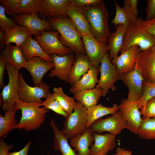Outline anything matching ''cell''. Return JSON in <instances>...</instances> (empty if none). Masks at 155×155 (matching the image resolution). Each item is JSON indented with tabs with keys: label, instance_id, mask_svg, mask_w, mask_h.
<instances>
[{
	"label": "cell",
	"instance_id": "1",
	"mask_svg": "<svg viewBox=\"0 0 155 155\" xmlns=\"http://www.w3.org/2000/svg\"><path fill=\"white\" fill-rule=\"evenodd\" d=\"M52 28L58 32L59 40L63 44L69 48L75 55H86L81 39L82 35L77 30L71 20L67 16H61L57 18L48 17Z\"/></svg>",
	"mask_w": 155,
	"mask_h": 155
},
{
	"label": "cell",
	"instance_id": "2",
	"mask_svg": "<svg viewBox=\"0 0 155 155\" xmlns=\"http://www.w3.org/2000/svg\"><path fill=\"white\" fill-rule=\"evenodd\" d=\"M81 8L89 24L90 34L100 42L106 43L111 33L108 25V13L104 2Z\"/></svg>",
	"mask_w": 155,
	"mask_h": 155
},
{
	"label": "cell",
	"instance_id": "3",
	"mask_svg": "<svg viewBox=\"0 0 155 155\" xmlns=\"http://www.w3.org/2000/svg\"><path fill=\"white\" fill-rule=\"evenodd\" d=\"M41 106V104L38 102H26L19 98L14 108L16 111L21 110L22 116L14 129H24L28 131L39 127L44 121L46 114L49 112L44 107H40Z\"/></svg>",
	"mask_w": 155,
	"mask_h": 155
},
{
	"label": "cell",
	"instance_id": "4",
	"mask_svg": "<svg viewBox=\"0 0 155 155\" xmlns=\"http://www.w3.org/2000/svg\"><path fill=\"white\" fill-rule=\"evenodd\" d=\"M142 18H139L137 21L127 27L120 51L121 53L134 45L138 46L140 51H144L155 43V37L142 26Z\"/></svg>",
	"mask_w": 155,
	"mask_h": 155
},
{
	"label": "cell",
	"instance_id": "5",
	"mask_svg": "<svg viewBox=\"0 0 155 155\" xmlns=\"http://www.w3.org/2000/svg\"><path fill=\"white\" fill-rule=\"evenodd\" d=\"M86 124L87 109L77 102L72 113L65 118L61 131L68 139H70L83 133L87 129Z\"/></svg>",
	"mask_w": 155,
	"mask_h": 155
},
{
	"label": "cell",
	"instance_id": "6",
	"mask_svg": "<svg viewBox=\"0 0 155 155\" xmlns=\"http://www.w3.org/2000/svg\"><path fill=\"white\" fill-rule=\"evenodd\" d=\"M5 68L8 76V82L0 93L2 100L1 108L5 112L14 108L19 99L20 85L19 71L7 63Z\"/></svg>",
	"mask_w": 155,
	"mask_h": 155
},
{
	"label": "cell",
	"instance_id": "7",
	"mask_svg": "<svg viewBox=\"0 0 155 155\" xmlns=\"http://www.w3.org/2000/svg\"><path fill=\"white\" fill-rule=\"evenodd\" d=\"M40 33L39 35L34 36V39L46 54H56L61 56L73 52L61 43L58 38L59 34L57 31L44 30Z\"/></svg>",
	"mask_w": 155,
	"mask_h": 155
},
{
	"label": "cell",
	"instance_id": "8",
	"mask_svg": "<svg viewBox=\"0 0 155 155\" xmlns=\"http://www.w3.org/2000/svg\"><path fill=\"white\" fill-rule=\"evenodd\" d=\"M100 76L98 84L95 88H100L102 96L105 97L109 90L115 91L116 86L114 85L117 81L121 80L119 74L118 73L115 66L111 62L108 53L102 58L100 67Z\"/></svg>",
	"mask_w": 155,
	"mask_h": 155
},
{
	"label": "cell",
	"instance_id": "9",
	"mask_svg": "<svg viewBox=\"0 0 155 155\" xmlns=\"http://www.w3.org/2000/svg\"><path fill=\"white\" fill-rule=\"evenodd\" d=\"M127 125L126 121L119 110L111 116L96 121L90 128L97 133L108 132L116 135L119 134L123 129H126Z\"/></svg>",
	"mask_w": 155,
	"mask_h": 155
},
{
	"label": "cell",
	"instance_id": "10",
	"mask_svg": "<svg viewBox=\"0 0 155 155\" xmlns=\"http://www.w3.org/2000/svg\"><path fill=\"white\" fill-rule=\"evenodd\" d=\"M19 76L18 95L21 100L26 102L35 101L41 104L43 102L42 98H46L51 94L49 86L44 82H42L39 86L32 87L26 83L22 73H19Z\"/></svg>",
	"mask_w": 155,
	"mask_h": 155
},
{
	"label": "cell",
	"instance_id": "11",
	"mask_svg": "<svg viewBox=\"0 0 155 155\" xmlns=\"http://www.w3.org/2000/svg\"><path fill=\"white\" fill-rule=\"evenodd\" d=\"M144 80L155 83V43L144 51H140L137 59L135 68Z\"/></svg>",
	"mask_w": 155,
	"mask_h": 155
},
{
	"label": "cell",
	"instance_id": "12",
	"mask_svg": "<svg viewBox=\"0 0 155 155\" xmlns=\"http://www.w3.org/2000/svg\"><path fill=\"white\" fill-rule=\"evenodd\" d=\"M82 39L88 59L93 66L100 68L102 58L109 51L106 43L100 42L91 34L82 36Z\"/></svg>",
	"mask_w": 155,
	"mask_h": 155
},
{
	"label": "cell",
	"instance_id": "13",
	"mask_svg": "<svg viewBox=\"0 0 155 155\" xmlns=\"http://www.w3.org/2000/svg\"><path fill=\"white\" fill-rule=\"evenodd\" d=\"M139 101L129 100L123 98L118 106L119 110L127 122L126 129L136 135L142 119L138 108Z\"/></svg>",
	"mask_w": 155,
	"mask_h": 155
},
{
	"label": "cell",
	"instance_id": "14",
	"mask_svg": "<svg viewBox=\"0 0 155 155\" xmlns=\"http://www.w3.org/2000/svg\"><path fill=\"white\" fill-rule=\"evenodd\" d=\"M13 19L18 25L26 27L34 36L39 35L43 30L51 31L49 21L40 18L36 13L18 14L13 16Z\"/></svg>",
	"mask_w": 155,
	"mask_h": 155
},
{
	"label": "cell",
	"instance_id": "15",
	"mask_svg": "<svg viewBox=\"0 0 155 155\" xmlns=\"http://www.w3.org/2000/svg\"><path fill=\"white\" fill-rule=\"evenodd\" d=\"M51 60L54 67L48 76L49 78L55 76L60 80L68 83L69 75L71 67L75 59L73 52L63 56H59L56 54H53Z\"/></svg>",
	"mask_w": 155,
	"mask_h": 155
},
{
	"label": "cell",
	"instance_id": "16",
	"mask_svg": "<svg viewBox=\"0 0 155 155\" xmlns=\"http://www.w3.org/2000/svg\"><path fill=\"white\" fill-rule=\"evenodd\" d=\"M140 51L138 46L134 45L121 53L119 56L113 58L111 62L115 66L118 73H126L133 71Z\"/></svg>",
	"mask_w": 155,
	"mask_h": 155
},
{
	"label": "cell",
	"instance_id": "17",
	"mask_svg": "<svg viewBox=\"0 0 155 155\" xmlns=\"http://www.w3.org/2000/svg\"><path fill=\"white\" fill-rule=\"evenodd\" d=\"M54 67L52 62L38 57H34L26 61L25 67L30 73L35 86H39L44 75Z\"/></svg>",
	"mask_w": 155,
	"mask_h": 155
},
{
	"label": "cell",
	"instance_id": "18",
	"mask_svg": "<svg viewBox=\"0 0 155 155\" xmlns=\"http://www.w3.org/2000/svg\"><path fill=\"white\" fill-rule=\"evenodd\" d=\"M121 80L128 89L127 100H139L143 94L142 84L144 79L136 69L126 73L120 74Z\"/></svg>",
	"mask_w": 155,
	"mask_h": 155
},
{
	"label": "cell",
	"instance_id": "19",
	"mask_svg": "<svg viewBox=\"0 0 155 155\" xmlns=\"http://www.w3.org/2000/svg\"><path fill=\"white\" fill-rule=\"evenodd\" d=\"M92 135L94 143L90 148V155H106L115 148V135L109 133L102 134L93 132Z\"/></svg>",
	"mask_w": 155,
	"mask_h": 155
},
{
	"label": "cell",
	"instance_id": "20",
	"mask_svg": "<svg viewBox=\"0 0 155 155\" xmlns=\"http://www.w3.org/2000/svg\"><path fill=\"white\" fill-rule=\"evenodd\" d=\"M71 4V0H43L40 16L43 20L46 17L57 18L67 16V11Z\"/></svg>",
	"mask_w": 155,
	"mask_h": 155
},
{
	"label": "cell",
	"instance_id": "21",
	"mask_svg": "<svg viewBox=\"0 0 155 155\" xmlns=\"http://www.w3.org/2000/svg\"><path fill=\"white\" fill-rule=\"evenodd\" d=\"M92 66L86 55L82 54L75 55V60L69 75L68 83L72 86L86 73Z\"/></svg>",
	"mask_w": 155,
	"mask_h": 155
},
{
	"label": "cell",
	"instance_id": "22",
	"mask_svg": "<svg viewBox=\"0 0 155 155\" xmlns=\"http://www.w3.org/2000/svg\"><path fill=\"white\" fill-rule=\"evenodd\" d=\"M93 131L90 127L82 134L77 135L70 139L71 145L78 152L77 155H90L89 147L94 142Z\"/></svg>",
	"mask_w": 155,
	"mask_h": 155
},
{
	"label": "cell",
	"instance_id": "23",
	"mask_svg": "<svg viewBox=\"0 0 155 155\" xmlns=\"http://www.w3.org/2000/svg\"><path fill=\"white\" fill-rule=\"evenodd\" d=\"M66 13L82 36L90 34L89 24L81 8L71 4L68 7Z\"/></svg>",
	"mask_w": 155,
	"mask_h": 155
},
{
	"label": "cell",
	"instance_id": "24",
	"mask_svg": "<svg viewBox=\"0 0 155 155\" xmlns=\"http://www.w3.org/2000/svg\"><path fill=\"white\" fill-rule=\"evenodd\" d=\"M30 34L20 47L24 58L26 61L34 57L42 58L50 62L51 56L45 53Z\"/></svg>",
	"mask_w": 155,
	"mask_h": 155
},
{
	"label": "cell",
	"instance_id": "25",
	"mask_svg": "<svg viewBox=\"0 0 155 155\" xmlns=\"http://www.w3.org/2000/svg\"><path fill=\"white\" fill-rule=\"evenodd\" d=\"M99 72V68L92 66L86 73L72 86L69 92L74 94L82 90L95 88L98 81L97 76Z\"/></svg>",
	"mask_w": 155,
	"mask_h": 155
},
{
	"label": "cell",
	"instance_id": "26",
	"mask_svg": "<svg viewBox=\"0 0 155 155\" xmlns=\"http://www.w3.org/2000/svg\"><path fill=\"white\" fill-rule=\"evenodd\" d=\"M6 62L19 71L25 68L26 60L23 56L20 46L17 45H6L1 52Z\"/></svg>",
	"mask_w": 155,
	"mask_h": 155
},
{
	"label": "cell",
	"instance_id": "27",
	"mask_svg": "<svg viewBox=\"0 0 155 155\" xmlns=\"http://www.w3.org/2000/svg\"><path fill=\"white\" fill-rule=\"evenodd\" d=\"M49 124L53 130L55 150L60 151L62 155H77L69 145L68 138L58 128L53 118Z\"/></svg>",
	"mask_w": 155,
	"mask_h": 155
},
{
	"label": "cell",
	"instance_id": "28",
	"mask_svg": "<svg viewBox=\"0 0 155 155\" xmlns=\"http://www.w3.org/2000/svg\"><path fill=\"white\" fill-rule=\"evenodd\" d=\"M73 98L86 109L96 105L98 101L102 96V92L100 88L84 90L74 94Z\"/></svg>",
	"mask_w": 155,
	"mask_h": 155
},
{
	"label": "cell",
	"instance_id": "29",
	"mask_svg": "<svg viewBox=\"0 0 155 155\" xmlns=\"http://www.w3.org/2000/svg\"><path fill=\"white\" fill-rule=\"evenodd\" d=\"M127 28L123 24H119L116 27L115 31L110 35L107 42L109 49V58L111 61L117 56L120 51Z\"/></svg>",
	"mask_w": 155,
	"mask_h": 155
},
{
	"label": "cell",
	"instance_id": "30",
	"mask_svg": "<svg viewBox=\"0 0 155 155\" xmlns=\"http://www.w3.org/2000/svg\"><path fill=\"white\" fill-rule=\"evenodd\" d=\"M114 3L116 13L111 23L114 24L116 27L118 25L122 24L127 28L132 23L138 20L139 18L134 14L129 4L124 5L121 8L115 1Z\"/></svg>",
	"mask_w": 155,
	"mask_h": 155
},
{
	"label": "cell",
	"instance_id": "31",
	"mask_svg": "<svg viewBox=\"0 0 155 155\" xmlns=\"http://www.w3.org/2000/svg\"><path fill=\"white\" fill-rule=\"evenodd\" d=\"M119 110V106L115 103H113L111 107L99 104L88 108L87 109V129L90 128L93 123L101 117L109 114L113 115Z\"/></svg>",
	"mask_w": 155,
	"mask_h": 155
},
{
	"label": "cell",
	"instance_id": "32",
	"mask_svg": "<svg viewBox=\"0 0 155 155\" xmlns=\"http://www.w3.org/2000/svg\"><path fill=\"white\" fill-rule=\"evenodd\" d=\"M31 34L25 27L17 25L13 28L5 32V42L6 45L13 43L20 46Z\"/></svg>",
	"mask_w": 155,
	"mask_h": 155
},
{
	"label": "cell",
	"instance_id": "33",
	"mask_svg": "<svg viewBox=\"0 0 155 155\" xmlns=\"http://www.w3.org/2000/svg\"><path fill=\"white\" fill-rule=\"evenodd\" d=\"M16 110L13 108L5 112L4 116L0 115V138L6 137L8 133L17 123L15 115Z\"/></svg>",
	"mask_w": 155,
	"mask_h": 155
},
{
	"label": "cell",
	"instance_id": "34",
	"mask_svg": "<svg viewBox=\"0 0 155 155\" xmlns=\"http://www.w3.org/2000/svg\"><path fill=\"white\" fill-rule=\"evenodd\" d=\"M53 94L64 111L68 115L71 114L75 107L76 102L74 98L65 94L61 87H54Z\"/></svg>",
	"mask_w": 155,
	"mask_h": 155
},
{
	"label": "cell",
	"instance_id": "35",
	"mask_svg": "<svg viewBox=\"0 0 155 155\" xmlns=\"http://www.w3.org/2000/svg\"><path fill=\"white\" fill-rule=\"evenodd\" d=\"M137 135L141 139L155 140V117L142 119Z\"/></svg>",
	"mask_w": 155,
	"mask_h": 155
},
{
	"label": "cell",
	"instance_id": "36",
	"mask_svg": "<svg viewBox=\"0 0 155 155\" xmlns=\"http://www.w3.org/2000/svg\"><path fill=\"white\" fill-rule=\"evenodd\" d=\"M142 95L138 104V108L141 109L140 113L142 115L147 102L155 97V83L148 82L144 80L142 84Z\"/></svg>",
	"mask_w": 155,
	"mask_h": 155
},
{
	"label": "cell",
	"instance_id": "37",
	"mask_svg": "<svg viewBox=\"0 0 155 155\" xmlns=\"http://www.w3.org/2000/svg\"><path fill=\"white\" fill-rule=\"evenodd\" d=\"M42 2L43 0H20L18 14L40 12Z\"/></svg>",
	"mask_w": 155,
	"mask_h": 155
},
{
	"label": "cell",
	"instance_id": "38",
	"mask_svg": "<svg viewBox=\"0 0 155 155\" xmlns=\"http://www.w3.org/2000/svg\"><path fill=\"white\" fill-rule=\"evenodd\" d=\"M41 105L46 109L52 110L58 115L63 116L65 118L68 115L63 110L53 94H49L45 100L42 102Z\"/></svg>",
	"mask_w": 155,
	"mask_h": 155
},
{
	"label": "cell",
	"instance_id": "39",
	"mask_svg": "<svg viewBox=\"0 0 155 155\" xmlns=\"http://www.w3.org/2000/svg\"><path fill=\"white\" fill-rule=\"evenodd\" d=\"M17 25L13 19L7 17L3 7L0 4V30L5 32L13 28Z\"/></svg>",
	"mask_w": 155,
	"mask_h": 155
},
{
	"label": "cell",
	"instance_id": "40",
	"mask_svg": "<svg viewBox=\"0 0 155 155\" xmlns=\"http://www.w3.org/2000/svg\"><path fill=\"white\" fill-rule=\"evenodd\" d=\"M6 14L13 16L18 14L20 0H1Z\"/></svg>",
	"mask_w": 155,
	"mask_h": 155
},
{
	"label": "cell",
	"instance_id": "41",
	"mask_svg": "<svg viewBox=\"0 0 155 155\" xmlns=\"http://www.w3.org/2000/svg\"><path fill=\"white\" fill-rule=\"evenodd\" d=\"M142 119L155 117V97L149 100L146 104Z\"/></svg>",
	"mask_w": 155,
	"mask_h": 155
},
{
	"label": "cell",
	"instance_id": "42",
	"mask_svg": "<svg viewBox=\"0 0 155 155\" xmlns=\"http://www.w3.org/2000/svg\"><path fill=\"white\" fill-rule=\"evenodd\" d=\"M102 0H71V4L79 7L96 5L101 3Z\"/></svg>",
	"mask_w": 155,
	"mask_h": 155
},
{
	"label": "cell",
	"instance_id": "43",
	"mask_svg": "<svg viewBox=\"0 0 155 155\" xmlns=\"http://www.w3.org/2000/svg\"><path fill=\"white\" fill-rule=\"evenodd\" d=\"M146 18L145 21H149L155 17V0H147L146 8Z\"/></svg>",
	"mask_w": 155,
	"mask_h": 155
},
{
	"label": "cell",
	"instance_id": "44",
	"mask_svg": "<svg viewBox=\"0 0 155 155\" xmlns=\"http://www.w3.org/2000/svg\"><path fill=\"white\" fill-rule=\"evenodd\" d=\"M141 25L144 28L155 37V17L149 21L142 20Z\"/></svg>",
	"mask_w": 155,
	"mask_h": 155
},
{
	"label": "cell",
	"instance_id": "45",
	"mask_svg": "<svg viewBox=\"0 0 155 155\" xmlns=\"http://www.w3.org/2000/svg\"><path fill=\"white\" fill-rule=\"evenodd\" d=\"M6 64L5 59L1 53L0 54V88L1 89L4 87L3 81L4 71Z\"/></svg>",
	"mask_w": 155,
	"mask_h": 155
},
{
	"label": "cell",
	"instance_id": "46",
	"mask_svg": "<svg viewBox=\"0 0 155 155\" xmlns=\"http://www.w3.org/2000/svg\"><path fill=\"white\" fill-rule=\"evenodd\" d=\"M13 144L8 145L4 141V139L0 140V155H8L9 151L13 148Z\"/></svg>",
	"mask_w": 155,
	"mask_h": 155
},
{
	"label": "cell",
	"instance_id": "47",
	"mask_svg": "<svg viewBox=\"0 0 155 155\" xmlns=\"http://www.w3.org/2000/svg\"><path fill=\"white\" fill-rule=\"evenodd\" d=\"M138 1L137 0H125L123 1L124 5L129 4L130 8L134 13L136 16L138 15L137 4Z\"/></svg>",
	"mask_w": 155,
	"mask_h": 155
},
{
	"label": "cell",
	"instance_id": "48",
	"mask_svg": "<svg viewBox=\"0 0 155 155\" xmlns=\"http://www.w3.org/2000/svg\"><path fill=\"white\" fill-rule=\"evenodd\" d=\"M31 143V141H28L22 150L17 152H9L8 155H27Z\"/></svg>",
	"mask_w": 155,
	"mask_h": 155
},
{
	"label": "cell",
	"instance_id": "49",
	"mask_svg": "<svg viewBox=\"0 0 155 155\" xmlns=\"http://www.w3.org/2000/svg\"><path fill=\"white\" fill-rule=\"evenodd\" d=\"M116 153L113 155H131L132 151L129 150H125V148L117 147L116 150Z\"/></svg>",
	"mask_w": 155,
	"mask_h": 155
},
{
	"label": "cell",
	"instance_id": "50",
	"mask_svg": "<svg viewBox=\"0 0 155 155\" xmlns=\"http://www.w3.org/2000/svg\"><path fill=\"white\" fill-rule=\"evenodd\" d=\"M5 32L0 30V51H2L5 44Z\"/></svg>",
	"mask_w": 155,
	"mask_h": 155
},
{
	"label": "cell",
	"instance_id": "51",
	"mask_svg": "<svg viewBox=\"0 0 155 155\" xmlns=\"http://www.w3.org/2000/svg\"><path fill=\"white\" fill-rule=\"evenodd\" d=\"M47 155H50V154L49 153H48Z\"/></svg>",
	"mask_w": 155,
	"mask_h": 155
}]
</instances>
